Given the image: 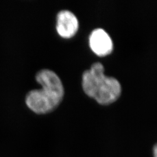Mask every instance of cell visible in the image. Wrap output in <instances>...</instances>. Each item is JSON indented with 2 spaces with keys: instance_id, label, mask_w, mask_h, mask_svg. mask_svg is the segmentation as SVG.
Wrapping results in <instances>:
<instances>
[{
  "instance_id": "1",
  "label": "cell",
  "mask_w": 157,
  "mask_h": 157,
  "mask_svg": "<svg viewBox=\"0 0 157 157\" xmlns=\"http://www.w3.org/2000/svg\"><path fill=\"white\" fill-rule=\"evenodd\" d=\"M36 80L41 89L30 91L25 102L29 108L37 114L53 111L62 101L64 88L59 77L54 71L41 69L36 75Z\"/></svg>"
},
{
  "instance_id": "2",
  "label": "cell",
  "mask_w": 157,
  "mask_h": 157,
  "mask_svg": "<svg viewBox=\"0 0 157 157\" xmlns=\"http://www.w3.org/2000/svg\"><path fill=\"white\" fill-rule=\"evenodd\" d=\"M82 86L85 93L101 105L117 101L122 91L117 78L104 75V67L100 62L93 63L82 76Z\"/></svg>"
},
{
  "instance_id": "3",
  "label": "cell",
  "mask_w": 157,
  "mask_h": 157,
  "mask_svg": "<svg viewBox=\"0 0 157 157\" xmlns=\"http://www.w3.org/2000/svg\"><path fill=\"white\" fill-rule=\"evenodd\" d=\"M89 43L91 49L98 56H106L113 50L112 39L102 29H96L91 32Z\"/></svg>"
},
{
  "instance_id": "4",
  "label": "cell",
  "mask_w": 157,
  "mask_h": 157,
  "mask_svg": "<svg viewBox=\"0 0 157 157\" xmlns=\"http://www.w3.org/2000/svg\"><path fill=\"white\" fill-rule=\"evenodd\" d=\"M78 28V18L72 12L62 10L56 17V30L64 38H71L76 33Z\"/></svg>"
},
{
  "instance_id": "5",
  "label": "cell",
  "mask_w": 157,
  "mask_h": 157,
  "mask_svg": "<svg viewBox=\"0 0 157 157\" xmlns=\"http://www.w3.org/2000/svg\"><path fill=\"white\" fill-rule=\"evenodd\" d=\"M157 146H154V157H157Z\"/></svg>"
}]
</instances>
